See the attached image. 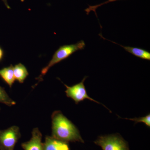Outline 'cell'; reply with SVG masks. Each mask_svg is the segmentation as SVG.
<instances>
[{"label": "cell", "instance_id": "obj_12", "mask_svg": "<svg viewBox=\"0 0 150 150\" xmlns=\"http://www.w3.org/2000/svg\"><path fill=\"white\" fill-rule=\"evenodd\" d=\"M124 119H128L131 120L135 122V124L138 123H144L146 126L148 127H150V114H149L146 116L144 117H139V118H125Z\"/></svg>", "mask_w": 150, "mask_h": 150}, {"label": "cell", "instance_id": "obj_5", "mask_svg": "<svg viewBox=\"0 0 150 150\" xmlns=\"http://www.w3.org/2000/svg\"><path fill=\"white\" fill-rule=\"evenodd\" d=\"M87 77L88 76H85L81 82L71 86L64 84L67 88L65 91L66 95L68 98H72L76 104L86 99L89 100L98 104H101V103L91 98L88 95L84 83Z\"/></svg>", "mask_w": 150, "mask_h": 150}, {"label": "cell", "instance_id": "obj_4", "mask_svg": "<svg viewBox=\"0 0 150 150\" xmlns=\"http://www.w3.org/2000/svg\"><path fill=\"white\" fill-rule=\"evenodd\" d=\"M21 136L18 126H12L5 130H0V150H13Z\"/></svg>", "mask_w": 150, "mask_h": 150}, {"label": "cell", "instance_id": "obj_3", "mask_svg": "<svg viewBox=\"0 0 150 150\" xmlns=\"http://www.w3.org/2000/svg\"><path fill=\"white\" fill-rule=\"evenodd\" d=\"M94 143L103 150H129L127 143L118 134L100 136Z\"/></svg>", "mask_w": 150, "mask_h": 150}, {"label": "cell", "instance_id": "obj_11", "mask_svg": "<svg viewBox=\"0 0 150 150\" xmlns=\"http://www.w3.org/2000/svg\"><path fill=\"white\" fill-rule=\"evenodd\" d=\"M0 103L11 106L16 104L15 101L11 99L4 88L0 86Z\"/></svg>", "mask_w": 150, "mask_h": 150}, {"label": "cell", "instance_id": "obj_13", "mask_svg": "<svg viewBox=\"0 0 150 150\" xmlns=\"http://www.w3.org/2000/svg\"><path fill=\"white\" fill-rule=\"evenodd\" d=\"M120 1V0H108L106 1L101 3V4H99L96 5L95 6H89L88 8H86L85 10V11L87 15H88L92 11H93L95 13L96 17H97L96 10L98 8V7L103 5L106 4H108L109 3L112 2L116 1Z\"/></svg>", "mask_w": 150, "mask_h": 150}, {"label": "cell", "instance_id": "obj_17", "mask_svg": "<svg viewBox=\"0 0 150 150\" xmlns=\"http://www.w3.org/2000/svg\"><path fill=\"white\" fill-rule=\"evenodd\" d=\"M0 111H1V108H0Z\"/></svg>", "mask_w": 150, "mask_h": 150}, {"label": "cell", "instance_id": "obj_14", "mask_svg": "<svg viewBox=\"0 0 150 150\" xmlns=\"http://www.w3.org/2000/svg\"><path fill=\"white\" fill-rule=\"evenodd\" d=\"M3 2L5 6H6V7L8 9H11V8L9 5L8 2V0H1Z\"/></svg>", "mask_w": 150, "mask_h": 150}, {"label": "cell", "instance_id": "obj_2", "mask_svg": "<svg viewBox=\"0 0 150 150\" xmlns=\"http://www.w3.org/2000/svg\"><path fill=\"white\" fill-rule=\"evenodd\" d=\"M85 43L83 40H80L75 44L60 46L54 53L48 64L42 69L40 75L38 78L39 82L43 80V77L48 72L49 69L54 65L69 58L77 51L83 50L85 48Z\"/></svg>", "mask_w": 150, "mask_h": 150}, {"label": "cell", "instance_id": "obj_16", "mask_svg": "<svg viewBox=\"0 0 150 150\" xmlns=\"http://www.w3.org/2000/svg\"><path fill=\"white\" fill-rule=\"evenodd\" d=\"M21 1L22 2H24L25 0H21Z\"/></svg>", "mask_w": 150, "mask_h": 150}, {"label": "cell", "instance_id": "obj_1", "mask_svg": "<svg viewBox=\"0 0 150 150\" xmlns=\"http://www.w3.org/2000/svg\"><path fill=\"white\" fill-rule=\"evenodd\" d=\"M52 137L65 142L84 143L79 129L60 111L51 115Z\"/></svg>", "mask_w": 150, "mask_h": 150}, {"label": "cell", "instance_id": "obj_6", "mask_svg": "<svg viewBox=\"0 0 150 150\" xmlns=\"http://www.w3.org/2000/svg\"><path fill=\"white\" fill-rule=\"evenodd\" d=\"M42 135L38 128H35L32 132V137L28 142H24L21 146L24 150H44L42 142Z\"/></svg>", "mask_w": 150, "mask_h": 150}, {"label": "cell", "instance_id": "obj_10", "mask_svg": "<svg viewBox=\"0 0 150 150\" xmlns=\"http://www.w3.org/2000/svg\"><path fill=\"white\" fill-rule=\"evenodd\" d=\"M15 79L21 83L24 82L28 75V71L24 65L19 63L13 67Z\"/></svg>", "mask_w": 150, "mask_h": 150}, {"label": "cell", "instance_id": "obj_9", "mask_svg": "<svg viewBox=\"0 0 150 150\" xmlns=\"http://www.w3.org/2000/svg\"><path fill=\"white\" fill-rule=\"evenodd\" d=\"M0 77L11 88L16 81L14 75L13 66L11 65L9 67L0 69Z\"/></svg>", "mask_w": 150, "mask_h": 150}, {"label": "cell", "instance_id": "obj_8", "mask_svg": "<svg viewBox=\"0 0 150 150\" xmlns=\"http://www.w3.org/2000/svg\"><path fill=\"white\" fill-rule=\"evenodd\" d=\"M100 36L104 39H106L112 42V43H115L117 44L119 46H121V47H123L124 49L127 52L132 54V55H134L136 57L139 58L140 59H144V60H150V53L149 51L145 50V49H142V48H137V47H130V46H125L120 45V44H118L113 41H111L109 40H108L106 38H104L103 36L100 34H99Z\"/></svg>", "mask_w": 150, "mask_h": 150}, {"label": "cell", "instance_id": "obj_15", "mask_svg": "<svg viewBox=\"0 0 150 150\" xmlns=\"http://www.w3.org/2000/svg\"><path fill=\"white\" fill-rule=\"evenodd\" d=\"M4 54V51H3V49L0 47V61H1L2 59H3Z\"/></svg>", "mask_w": 150, "mask_h": 150}, {"label": "cell", "instance_id": "obj_7", "mask_svg": "<svg viewBox=\"0 0 150 150\" xmlns=\"http://www.w3.org/2000/svg\"><path fill=\"white\" fill-rule=\"evenodd\" d=\"M43 149L44 150H70L67 142L49 136L46 137Z\"/></svg>", "mask_w": 150, "mask_h": 150}]
</instances>
